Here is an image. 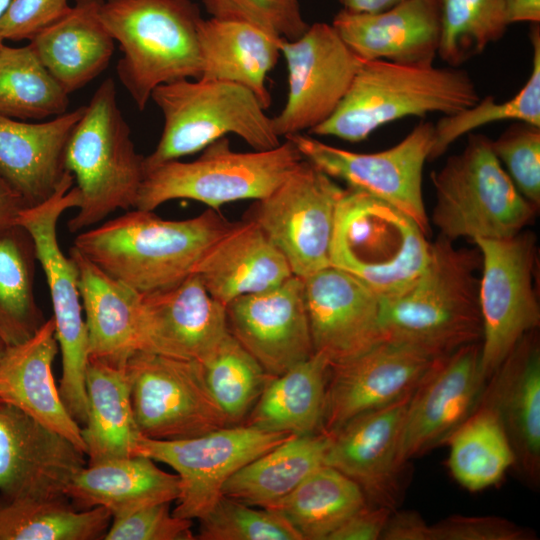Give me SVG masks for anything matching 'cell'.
Instances as JSON below:
<instances>
[{"instance_id":"55","label":"cell","mask_w":540,"mask_h":540,"mask_svg":"<svg viewBox=\"0 0 540 540\" xmlns=\"http://www.w3.org/2000/svg\"><path fill=\"white\" fill-rule=\"evenodd\" d=\"M12 0H0V19L8 8Z\"/></svg>"},{"instance_id":"35","label":"cell","mask_w":540,"mask_h":540,"mask_svg":"<svg viewBox=\"0 0 540 540\" xmlns=\"http://www.w3.org/2000/svg\"><path fill=\"white\" fill-rule=\"evenodd\" d=\"M330 434L292 436L236 471L222 496L266 508L293 491L324 465Z\"/></svg>"},{"instance_id":"41","label":"cell","mask_w":540,"mask_h":540,"mask_svg":"<svg viewBox=\"0 0 540 540\" xmlns=\"http://www.w3.org/2000/svg\"><path fill=\"white\" fill-rule=\"evenodd\" d=\"M533 48L532 70L524 86L509 100L496 102L493 97L479 99L473 106L442 116L434 125V142L429 160L443 155L449 146L465 134L485 125L512 120L540 127V28L530 31Z\"/></svg>"},{"instance_id":"15","label":"cell","mask_w":540,"mask_h":540,"mask_svg":"<svg viewBox=\"0 0 540 540\" xmlns=\"http://www.w3.org/2000/svg\"><path fill=\"white\" fill-rule=\"evenodd\" d=\"M289 139L307 160L348 188L387 202L413 219L428 235L422 180L434 142V124L420 122L396 145L374 153L339 148L302 133Z\"/></svg>"},{"instance_id":"44","label":"cell","mask_w":540,"mask_h":540,"mask_svg":"<svg viewBox=\"0 0 540 540\" xmlns=\"http://www.w3.org/2000/svg\"><path fill=\"white\" fill-rule=\"evenodd\" d=\"M199 521V540H302L280 514L225 496Z\"/></svg>"},{"instance_id":"51","label":"cell","mask_w":540,"mask_h":540,"mask_svg":"<svg viewBox=\"0 0 540 540\" xmlns=\"http://www.w3.org/2000/svg\"><path fill=\"white\" fill-rule=\"evenodd\" d=\"M380 539L430 540V525L415 511L393 510Z\"/></svg>"},{"instance_id":"50","label":"cell","mask_w":540,"mask_h":540,"mask_svg":"<svg viewBox=\"0 0 540 540\" xmlns=\"http://www.w3.org/2000/svg\"><path fill=\"white\" fill-rule=\"evenodd\" d=\"M393 510L365 505L346 519L327 540H378Z\"/></svg>"},{"instance_id":"10","label":"cell","mask_w":540,"mask_h":540,"mask_svg":"<svg viewBox=\"0 0 540 540\" xmlns=\"http://www.w3.org/2000/svg\"><path fill=\"white\" fill-rule=\"evenodd\" d=\"M69 172L56 192L46 201L24 208L16 225L31 236L36 259L48 284L55 325V336L61 352L62 376L59 385L61 399L78 422L85 423L88 402L85 373L88 364V334L84 320L78 271L73 259L61 250L57 238V223L68 209L78 208L81 194Z\"/></svg>"},{"instance_id":"19","label":"cell","mask_w":540,"mask_h":540,"mask_svg":"<svg viewBox=\"0 0 540 540\" xmlns=\"http://www.w3.org/2000/svg\"><path fill=\"white\" fill-rule=\"evenodd\" d=\"M229 335L226 306L195 273L173 287L140 293L141 351L203 364Z\"/></svg>"},{"instance_id":"12","label":"cell","mask_w":540,"mask_h":540,"mask_svg":"<svg viewBox=\"0 0 540 540\" xmlns=\"http://www.w3.org/2000/svg\"><path fill=\"white\" fill-rule=\"evenodd\" d=\"M344 189L303 159L271 193L255 200L246 219L261 228L295 276L306 278L331 265L336 211Z\"/></svg>"},{"instance_id":"1","label":"cell","mask_w":540,"mask_h":540,"mask_svg":"<svg viewBox=\"0 0 540 540\" xmlns=\"http://www.w3.org/2000/svg\"><path fill=\"white\" fill-rule=\"evenodd\" d=\"M232 223L214 210L184 220L136 209L81 231L73 247L111 278L139 293L175 286Z\"/></svg>"},{"instance_id":"11","label":"cell","mask_w":540,"mask_h":540,"mask_svg":"<svg viewBox=\"0 0 540 540\" xmlns=\"http://www.w3.org/2000/svg\"><path fill=\"white\" fill-rule=\"evenodd\" d=\"M482 318L480 373L487 382L518 342L540 324L535 287L536 237L527 231L506 239H478Z\"/></svg>"},{"instance_id":"2","label":"cell","mask_w":540,"mask_h":540,"mask_svg":"<svg viewBox=\"0 0 540 540\" xmlns=\"http://www.w3.org/2000/svg\"><path fill=\"white\" fill-rule=\"evenodd\" d=\"M479 251L456 248L439 236L417 279L401 293L380 299L382 339L434 358L480 342Z\"/></svg>"},{"instance_id":"57","label":"cell","mask_w":540,"mask_h":540,"mask_svg":"<svg viewBox=\"0 0 540 540\" xmlns=\"http://www.w3.org/2000/svg\"><path fill=\"white\" fill-rule=\"evenodd\" d=\"M3 43H4V39L0 35V47L2 46Z\"/></svg>"},{"instance_id":"4","label":"cell","mask_w":540,"mask_h":540,"mask_svg":"<svg viewBox=\"0 0 540 540\" xmlns=\"http://www.w3.org/2000/svg\"><path fill=\"white\" fill-rule=\"evenodd\" d=\"M100 17L119 44L117 75L139 110L156 87L200 77L202 16L192 0H103Z\"/></svg>"},{"instance_id":"39","label":"cell","mask_w":540,"mask_h":540,"mask_svg":"<svg viewBox=\"0 0 540 540\" xmlns=\"http://www.w3.org/2000/svg\"><path fill=\"white\" fill-rule=\"evenodd\" d=\"M36 260L23 227L0 231V341L5 347L27 340L45 322L34 296Z\"/></svg>"},{"instance_id":"8","label":"cell","mask_w":540,"mask_h":540,"mask_svg":"<svg viewBox=\"0 0 540 540\" xmlns=\"http://www.w3.org/2000/svg\"><path fill=\"white\" fill-rule=\"evenodd\" d=\"M435 190L432 223L440 236L506 239L533 221L537 207L518 191L494 154L491 139L468 134L465 148L431 173Z\"/></svg>"},{"instance_id":"9","label":"cell","mask_w":540,"mask_h":540,"mask_svg":"<svg viewBox=\"0 0 540 540\" xmlns=\"http://www.w3.org/2000/svg\"><path fill=\"white\" fill-rule=\"evenodd\" d=\"M189 162L172 160L145 171L135 208L153 211L175 199H190L212 209L271 193L302 162L289 139L267 150L237 152L222 137Z\"/></svg>"},{"instance_id":"7","label":"cell","mask_w":540,"mask_h":540,"mask_svg":"<svg viewBox=\"0 0 540 540\" xmlns=\"http://www.w3.org/2000/svg\"><path fill=\"white\" fill-rule=\"evenodd\" d=\"M431 245L401 210L362 191L344 189L330 264L358 278L380 299L401 293L417 279L429 261Z\"/></svg>"},{"instance_id":"18","label":"cell","mask_w":540,"mask_h":540,"mask_svg":"<svg viewBox=\"0 0 540 540\" xmlns=\"http://www.w3.org/2000/svg\"><path fill=\"white\" fill-rule=\"evenodd\" d=\"M85 453L19 409L0 404V492L6 501L66 497Z\"/></svg>"},{"instance_id":"48","label":"cell","mask_w":540,"mask_h":540,"mask_svg":"<svg viewBox=\"0 0 540 540\" xmlns=\"http://www.w3.org/2000/svg\"><path fill=\"white\" fill-rule=\"evenodd\" d=\"M535 533L496 516L452 515L430 525V540H534Z\"/></svg>"},{"instance_id":"22","label":"cell","mask_w":540,"mask_h":540,"mask_svg":"<svg viewBox=\"0 0 540 540\" xmlns=\"http://www.w3.org/2000/svg\"><path fill=\"white\" fill-rule=\"evenodd\" d=\"M226 309L231 335L269 375L314 354L302 278L293 275L277 287L238 297Z\"/></svg>"},{"instance_id":"29","label":"cell","mask_w":540,"mask_h":540,"mask_svg":"<svg viewBox=\"0 0 540 540\" xmlns=\"http://www.w3.org/2000/svg\"><path fill=\"white\" fill-rule=\"evenodd\" d=\"M88 334V361L123 365L141 349L140 293L111 278L73 246Z\"/></svg>"},{"instance_id":"40","label":"cell","mask_w":540,"mask_h":540,"mask_svg":"<svg viewBox=\"0 0 540 540\" xmlns=\"http://www.w3.org/2000/svg\"><path fill=\"white\" fill-rule=\"evenodd\" d=\"M69 94L51 75L32 47H0V114L41 120L67 112Z\"/></svg>"},{"instance_id":"38","label":"cell","mask_w":540,"mask_h":540,"mask_svg":"<svg viewBox=\"0 0 540 540\" xmlns=\"http://www.w3.org/2000/svg\"><path fill=\"white\" fill-rule=\"evenodd\" d=\"M66 497L19 498L0 505V540H94L112 521L104 507L78 510Z\"/></svg>"},{"instance_id":"45","label":"cell","mask_w":540,"mask_h":540,"mask_svg":"<svg viewBox=\"0 0 540 540\" xmlns=\"http://www.w3.org/2000/svg\"><path fill=\"white\" fill-rule=\"evenodd\" d=\"M491 146L518 191L539 208L540 127L515 122L496 140H491Z\"/></svg>"},{"instance_id":"5","label":"cell","mask_w":540,"mask_h":540,"mask_svg":"<svg viewBox=\"0 0 540 540\" xmlns=\"http://www.w3.org/2000/svg\"><path fill=\"white\" fill-rule=\"evenodd\" d=\"M65 168L81 194L78 212L67 224L70 232L84 231L116 210L135 208L144 157L135 149L112 78L85 105L66 145Z\"/></svg>"},{"instance_id":"47","label":"cell","mask_w":540,"mask_h":540,"mask_svg":"<svg viewBox=\"0 0 540 540\" xmlns=\"http://www.w3.org/2000/svg\"><path fill=\"white\" fill-rule=\"evenodd\" d=\"M190 519L170 512V502L150 505L123 516L112 517L106 540H192Z\"/></svg>"},{"instance_id":"20","label":"cell","mask_w":540,"mask_h":540,"mask_svg":"<svg viewBox=\"0 0 540 540\" xmlns=\"http://www.w3.org/2000/svg\"><path fill=\"white\" fill-rule=\"evenodd\" d=\"M412 392L328 433L324 464L353 480L369 505L395 510L400 502L405 465L399 460V444Z\"/></svg>"},{"instance_id":"46","label":"cell","mask_w":540,"mask_h":540,"mask_svg":"<svg viewBox=\"0 0 540 540\" xmlns=\"http://www.w3.org/2000/svg\"><path fill=\"white\" fill-rule=\"evenodd\" d=\"M211 17L246 22L287 40L308 28L299 0H202Z\"/></svg>"},{"instance_id":"17","label":"cell","mask_w":540,"mask_h":540,"mask_svg":"<svg viewBox=\"0 0 540 540\" xmlns=\"http://www.w3.org/2000/svg\"><path fill=\"white\" fill-rule=\"evenodd\" d=\"M485 384L480 342L437 358L410 396L400 437V462L406 465L446 444L476 408Z\"/></svg>"},{"instance_id":"30","label":"cell","mask_w":540,"mask_h":540,"mask_svg":"<svg viewBox=\"0 0 540 540\" xmlns=\"http://www.w3.org/2000/svg\"><path fill=\"white\" fill-rule=\"evenodd\" d=\"M103 0H75L70 11L29 40L41 62L71 94L101 74L114 51V39L105 28Z\"/></svg>"},{"instance_id":"28","label":"cell","mask_w":540,"mask_h":540,"mask_svg":"<svg viewBox=\"0 0 540 540\" xmlns=\"http://www.w3.org/2000/svg\"><path fill=\"white\" fill-rule=\"evenodd\" d=\"M194 273L226 307L238 297L272 289L294 275L284 255L248 219L232 223L206 251Z\"/></svg>"},{"instance_id":"33","label":"cell","mask_w":540,"mask_h":540,"mask_svg":"<svg viewBox=\"0 0 540 540\" xmlns=\"http://www.w3.org/2000/svg\"><path fill=\"white\" fill-rule=\"evenodd\" d=\"M125 364L88 361L85 373L88 414L81 429L87 465L134 456L140 433L132 410Z\"/></svg>"},{"instance_id":"37","label":"cell","mask_w":540,"mask_h":540,"mask_svg":"<svg viewBox=\"0 0 540 540\" xmlns=\"http://www.w3.org/2000/svg\"><path fill=\"white\" fill-rule=\"evenodd\" d=\"M446 444L449 445L450 472L469 491L495 485L515 464L510 442L497 414L481 403Z\"/></svg>"},{"instance_id":"21","label":"cell","mask_w":540,"mask_h":540,"mask_svg":"<svg viewBox=\"0 0 540 540\" xmlns=\"http://www.w3.org/2000/svg\"><path fill=\"white\" fill-rule=\"evenodd\" d=\"M437 358L411 346L382 340L366 352L332 364L323 432L411 393Z\"/></svg>"},{"instance_id":"52","label":"cell","mask_w":540,"mask_h":540,"mask_svg":"<svg viewBox=\"0 0 540 540\" xmlns=\"http://www.w3.org/2000/svg\"><path fill=\"white\" fill-rule=\"evenodd\" d=\"M26 207L23 197L0 171V231L15 226Z\"/></svg>"},{"instance_id":"56","label":"cell","mask_w":540,"mask_h":540,"mask_svg":"<svg viewBox=\"0 0 540 540\" xmlns=\"http://www.w3.org/2000/svg\"><path fill=\"white\" fill-rule=\"evenodd\" d=\"M4 350H5V346H4L3 343L0 341V358H1V356H2V354H3V352H4ZM0 404H1V403H0Z\"/></svg>"},{"instance_id":"16","label":"cell","mask_w":540,"mask_h":540,"mask_svg":"<svg viewBox=\"0 0 540 540\" xmlns=\"http://www.w3.org/2000/svg\"><path fill=\"white\" fill-rule=\"evenodd\" d=\"M280 50L287 67L288 94L272 122L276 134L287 138L311 131L333 114L362 60L331 24L322 22L309 25L295 39H283Z\"/></svg>"},{"instance_id":"27","label":"cell","mask_w":540,"mask_h":540,"mask_svg":"<svg viewBox=\"0 0 540 540\" xmlns=\"http://www.w3.org/2000/svg\"><path fill=\"white\" fill-rule=\"evenodd\" d=\"M85 106L41 123L0 114V171L26 206L49 199L69 173L65 150Z\"/></svg>"},{"instance_id":"54","label":"cell","mask_w":540,"mask_h":540,"mask_svg":"<svg viewBox=\"0 0 540 540\" xmlns=\"http://www.w3.org/2000/svg\"><path fill=\"white\" fill-rule=\"evenodd\" d=\"M403 0H338L350 12L374 13L386 10Z\"/></svg>"},{"instance_id":"24","label":"cell","mask_w":540,"mask_h":540,"mask_svg":"<svg viewBox=\"0 0 540 540\" xmlns=\"http://www.w3.org/2000/svg\"><path fill=\"white\" fill-rule=\"evenodd\" d=\"M331 25L361 60L432 66L441 36V1L403 0L374 13L342 9Z\"/></svg>"},{"instance_id":"49","label":"cell","mask_w":540,"mask_h":540,"mask_svg":"<svg viewBox=\"0 0 540 540\" xmlns=\"http://www.w3.org/2000/svg\"><path fill=\"white\" fill-rule=\"evenodd\" d=\"M69 0H12L0 19V35L5 40H31L64 17Z\"/></svg>"},{"instance_id":"43","label":"cell","mask_w":540,"mask_h":540,"mask_svg":"<svg viewBox=\"0 0 540 540\" xmlns=\"http://www.w3.org/2000/svg\"><path fill=\"white\" fill-rule=\"evenodd\" d=\"M438 56L458 67L500 40L509 26L505 0H440Z\"/></svg>"},{"instance_id":"32","label":"cell","mask_w":540,"mask_h":540,"mask_svg":"<svg viewBox=\"0 0 540 540\" xmlns=\"http://www.w3.org/2000/svg\"><path fill=\"white\" fill-rule=\"evenodd\" d=\"M282 40L246 22L202 18L198 27L200 77L246 87L268 109L271 96L266 79L281 56Z\"/></svg>"},{"instance_id":"25","label":"cell","mask_w":540,"mask_h":540,"mask_svg":"<svg viewBox=\"0 0 540 540\" xmlns=\"http://www.w3.org/2000/svg\"><path fill=\"white\" fill-rule=\"evenodd\" d=\"M478 403L497 414L517 471L532 487L540 480V343L526 334L488 379Z\"/></svg>"},{"instance_id":"36","label":"cell","mask_w":540,"mask_h":540,"mask_svg":"<svg viewBox=\"0 0 540 540\" xmlns=\"http://www.w3.org/2000/svg\"><path fill=\"white\" fill-rule=\"evenodd\" d=\"M367 504L363 491L353 480L324 464L288 495L265 509L283 516L302 540H327L346 519Z\"/></svg>"},{"instance_id":"42","label":"cell","mask_w":540,"mask_h":540,"mask_svg":"<svg viewBox=\"0 0 540 540\" xmlns=\"http://www.w3.org/2000/svg\"><path fill=\"white\" fill-rule=\"evenodd\" d=\"M202 366L209 391L223 412L227 425H244L273 376L231 333Z\"/></svg>"},{"instance_id":"34","label":"cell","mask_w":540,"mask_h":540,"mask_svg":"<svg viewBox=\"0 0 540 540\" xmlns=\"http://www.w3.org/2000/svg\"><path fill=\"white\" fill-rule=\"evenodd\" d=\"M330 362L314 353L273 376L244 425L296 436L323 432Z\"/></svg>"},{"instance_id":"14","label":"cell","mask_w":540,"mask_h":540,"mask_svg":"<svg viewBox=\"0 0 540 540\" xmlns=\"http://www.w3.org/2000/svg\"><path fill=\"white\" fill-rule=\"evenodd\" d=\"M292 436L248 425L226 426L178 440L140 435L134 455L170 466L180 480L173 515L200 520L222 497L223 485L236 471Z\"/></svg>"},{"instance_id":"53","label":"cell","mask_w":540,"mask_h":540,"mask_svg":"<svg viewBox=\"0 0 540 540\" xmlns=\"http://www.w3.org/2000/svg\"><path fill=\"white\" fill-rule=\"evenodd\" d=\"M505 12L508 24L540 22V0H505Z\"/></svg>"},{"instance_id":"31","label":"cell","mask_w":540,"mask_h":540,"mask_svg":"<svg viewBox=\"0 0 540 540\" xmlns=\"http://www.w3.org/2000/svg\"><path fill=\"white\" fill-rule=\"evenodd\" d=\"M180 492L177 474L165 472L142 455L86 465L65 491L78 510L104 507L112 517L175 501Z\"/></svg>"},{"instance_id":"6","label":"cell","mask_w":540,"mask_h":540,"mask_svg":"<svg viewBox=\"0 0 540 540\" xmlns=\"http://www.w3.org/2000/svg\"><path fill=\"white\" fill-rule=\"evenodd\" d=\"M151 100L163 116L154 150L144 157V170L201 152L233 134L254 150L278 146L272 117L248 88L215 79H181L156 87Z\"/></svg>"},{"instance_id":"23","label":"cell","mask_w":540,"mask_h":540,"mask_svg":"<svg viewBox=\"0 0 540 540\" xmlns=\"http://www.w3.org/2000/svg\"><path fill=\"white\" fill-rule=\"evenodd\" d=\"M302 279L314 353L332 365L383 340L380 298L362 281L331 265Z\"/></svg>"},{"instance_id":"13","label":"cell","mask_w":540,"mask_h":540,"mask_svg":"<svg viewBox=\"0 0 540 540\" xmlns=\"http://www.w3.org/2000/svg\"><path fill=\"white\" fill-rule=\"evenodd\" d=\"M125 368L140 435L178 440L228 426L200 362L140 350L127 359Z\"/></svg>"},{"instance_id":"3","label":"cell","mask_w":540,"mask_h":540,"mask_svg":"<svg viewBox=\"0 0 540 540\" xmlns=\"http://www.w3.org/2000/svg\"><path fill=\"white\" fill-rule=\"evenodd\" d=\"M479 99L473 79L458 67L362 60L336 110L309 132L357 143L393 121L429 113L451 115Z\"/></svg>"},{"instance_id":"26","label":"cell","mask_w":540,"mask_h":540,"mask_svg":"<svg viewBox=\"0 0 540 540\" xmlns=\"http://www.w3.org/2000/svg\"><path fill=\"white\" fill-rule=\"evenodd\" d=\"M53 318L0 358V403L13 406L60 433L85 453L79 423L66 409L52 366L58 353Z\"/></svg>"}]
</instances>
